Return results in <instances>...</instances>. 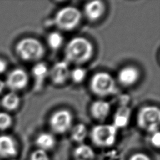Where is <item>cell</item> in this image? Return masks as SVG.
<instances>
[{"label": "cell", "instance_id": "21", "mask_svg": "<svg viewBox=\"0 0 160 160\" xmlns=\"http://www.w3.org/2000/svg\"><path fill=\"white\" fill-rule=\"evenodd\" d=\"M86 74L87 72L85 69L81 67H77L70 71L69 78H71L74 82L78 84L82 82L84 80Z\"/></svg>", "mask_w": 160, "mask_h": 160}, {"label": "cell", "instance_id": "8", "mask_svg": "<svg viewBox=\"0 0 160 160\" xmlns=\"http://www.w3.org/2000/svg\"><path fill=\"white\" fill-rule=\"evenodd\" d=\"M29 82L28 74L26 71L21 68L12 70L7 76L6 85L13 92L25 88Z\"/></svg>", "mask_w": 160, "mask_h": 160}, {"label": "cell", "instance_id": "1", "mask_svg": "<svg viewBox=\"0 0 160 160\" xmlns=\"http://www.w3.org/2000/svg\"><path fill=\"white\" fill-rule=\"evenodd\" d=\"M94 46L86 38L78 36L71 39L64 48L66 61L82 64L89 61L94 54Z\"/></svg>", "mask_w": 160, "mask_h": 160}, {"label": "cell", "instance_id": "27", "mask_svg": "<svg viewBox=\"0 0 160 160\" xmlns=\"http://www.w3.org/2000/svg\"><path fill=\"white\" fill-rule=\"evenodd\" d=\"M5 86H6L5 82H4L2 79H0V93H1L3 91Z\"/></svg>", "mask_w": 160, "mask_h": 160}, {"label": "cell", "instance_id": "14", "mask_svg": "<svg viewBox=\"0 0 160 160\" xmlns=\"http://www.w3.org/2000/svg\"><path fill=\"white\" fill-rule=\"evenodd\" d=\"M31 72L34 81V89L40 90L49 76V69L45 63L38 62L32 67Z\"/></svg>", "mask_w": 160, "mask_h": 160}, {"label": "cell", "instance_id": "28", "mask_svg": "<svg viewBox=\"0 0 160 160\" xmlns=\"http://www.w3.org/2000/svg\"><path fill=\"white\" fill-rule=\"evenodd\" d=\"M12 160H16V159H12Z\"/></svg>", "mask_w": 160, "mask_h": 160}, {"label": "cell", "instance_id": "12", "mask_svg": "<svg viewBox=\"0 0 160 160\" xmlns=\"http://www.w3.org/2000/svg\"><path fill=\"white\" fill-rule=\"evenodd\" d=\"M18 146L15 139L8 134L0 136V156L11 158L18 154Z\"/></svg>", "mask_w": 160, "mask_h": 160}, {"label": "cell", "instance_id": "18", "mask_svg": "<svg viewBox=\"0 0 160 160\" xmlns=\"http://www.w3.org/2000/svg\"><path fill=\"white\" fill-rule=\"evenodd\" d=\"M1 103L2 106L7 110H15L19 106L20 98L15 92L11 91L3 96Z\"/></svg>", "mask_w": 160, "mask_h": 160}, {"label": "cell", "instance_id": "26", "mask_svg": "<svg viewBox=\"0 0 160 160\" xmlns=\"http://www.w3.org/2000/svg\"><path fill=\"white\" fill-rule=\"evenodd\" d=\"M7 67V62L4 59L0 58V74L3 73L6 70Z\"/></svg>", "mask_w": 160, "mask_h": 160}, {"label": "cell", "instance_id": "11", "mask_svg": "<svg viewBox=\"0 0 160 160\" xmlns=\"http://www.w3.org/2000/svg\"><path fill=\"white\" fill-rule=\"evenodd\" d=\"M105 12V5L101 1L95 0L87 2L84 8L86 18L91 22L99 20Z\"/></svg>", "mask_w": 160, "mask_h": 160}, {"label": "cell", "instance_id": "9", "mask_svg": "<svg viewBox=\"0 0 160 160\" xmlns=\"http://www.w3.org/2000/svg\"><path fill=\"white\" fill-rule=\"evenodd\" d=\"M70 71L68 62L61 61L55 63L49 69V76L54 84L61 85L69 79Z\"/></svg>", "mask_w": 160, "mask_h": 160}, {"label": "cell", "instance_id": "16", "mask_svg": "<svg viewBox=\"0 0 160 160\" xmlns=\"http://www.w3.org/2000/svg\"><path fill=\"white\" fill-rule=\"evenodd\" d=\"M35 142L39 149L46 151L54 147L56 139L51 133L43 132L38 134L36 138Z\"/></svg>", "mask_w": 160, "mask_h": 160}, {"label": "cell", "instance_id": "2", "mask_svg": "<svg viewBox=\"0 0 160 160\" xmlns=\"http://www.w3.org/2000/svg\"><path fill=\"white\" fill-rule=\"evenodd\" d=\"M18 56L25 61H36L43 58L45 49L43 44L34 38H24L18 42L15 48Z\"/></svg>", "mask_w": 160, "mask_h": 160}, {"label": "cell", "instance_id": "7", "mask_svg": "<svg viewBox=\"0 0 160 160\" xmlns=\"http://www.w3.org/2000/svg\"><path fill=\"white\" fill-rule=\"evenodd\" d=\"M73 116L68 109H59L52 114L49 124L51 130L56 134H64L72 127Z\"/></svg>", "mask_w": 160, "mask_h": 160}, {"label": "cell", "instance_id": "5", "mask_svg": "<svg viewBox=\"0 0 160 160\" xmlns=\"http://www.w3.org/2000/svg\"><path fill=\"white\" fill-rule=\"evenodd\" d=\"M138 126L142 130L153 133L158 131L160 122V110L156 106L142 107L137 114Z\"/></svg>", "mask_w": 160, "mask_h": 160}, {"label": "cell", "instance_id": "4", "mask_svg": "<svg viewBox=\"0 0 160 160\" xmlns=\"http://www.w3.org/2000/svg\"><path fill=\"white\" fill-rule=\"evenodd\" d=\"M82 18L81 11L74 6H66L59 9L54 18L55 26L59 29L70 31L74 29Z\"/></svg>", "mask_w": 160, "mask_h": 160}, {"label": "cell", "instance_id": "15", "mask_svg": "<svg viewBox=\"0 0 160 160\" xmlns=\"http://www.w3.org/2000/svg\"><path fill=\"white\" fill-rule=\"evenodd\" d=\"M131 116V109L126 106L119 107L113 117V125L117 128L126 127L129 121Z\"/></svg>", "mask_w": 160, "mask_h": 160}, {"label": "cell", "instance_id": "20", "mask_svg": "<svg viewBox=\"0 0 160 160\" xmlns=\"http://www.w3.org/2000/svg\"><path fill=\"white\" fill-rule=\"evenodd\" d=\"M63 41V36L59 32L53 31L48 35L47 43L48 46L52 50L59 49L62 46Z\"/></svg>", "mask_w": 160, "mask_h": 160}, {"label": "cell", "instance_id": "17", "mask_svg": "<svg viewBox=\"0 0 160 160\" xmlns=\"http://www.w3.org/2000/svg\"><path fill=\"white\" fill-rule=\"evenodd\" d=\"M76 160H92L94 152L91 147L87 144H80L74 150Z\"/></svg>", "mask_w": 160, "mask_h": 160}, {"label": "cell", "instance_id": "10", "mask_svg": "<svg viewBox=\"0 0 160 160\" xmlns=\"http://www.w3.org/2000/svg\"><path fill=\"white\" fill-rule=\"evenodd\" d=\"M139 71L133 66H126L122 68L118 73L119 83L124 87L134 84L139 79Z\"/></svg>", "mask_w": 160, "mask_h": 160}, {"label": "cell", "instance_id": "3", "mask_svg": "<svg viewBox=\"0 0 160 160\" xmlns=\"http://www.w3.org/2000/svg\"><path fill=\"white\" fill-rule=\"evenodd\" d=\"M91 92L99 97H106L115 94L117 91L116 81L111 74L100 71L93 74L89 81Z\"/></svg>", "mask_w": 160, "mask_h": 160}, {"label": "cell", "instance_id": "19", "mask_svg": "<svg viewBox=\"0 0 160 160\" xmlns=\"http://www.w3.org/2000/svg\"><path fill=\"white\" fill-rule=\"evenodd\" d=\"M88 134V128L85 124L78 123L71 129V138L74 142L82 143Z\"/></svg>", "mask_w": 160, "mask_h": 160}, {"label": "cell", "instance_id": "24", "mask_svg": "<svg viewBox=\"0 0 160 160\" xmlns=\"http://www.w3.org/2000/svg\"><path fill=\"white\" fill-rule=\"evenodd\" d=\"M129 160H151L146 154L142 152H137L132 154Z\"/></svg>", "mask_w": 160, "mask_h": 160}, {"label": "cell", "instance_id": "25", "mask_svg": "<svg viewBox=\"0 0 160 160\" xmlns=\"http://www.w3.org/2000/svg\"><path fill=\"white\" fill-rule=\"evenodd\" d=\"M151 142L154 146L159 148L160 145V134L158 131L152 133L151 138Z\"/></svg>", "mask_w": 160, "mask_h": 160}, {"label": "cell", "instance_id": "22", "mask_svg": "<svg viewBox=\"0 0 160 160\" xmlns=\"http://www.w3.org/2000/svg\"><path fill=\"white\" fill-rule=\"evenodd\" d=\"M12 122V117L6 112H0V130H5L9 128Z\"/></svg>", "mask_w": 160, "mask_h": 160}, {"label": "cell", "instance_id": "13", "mask_svg": "<svg viewBox=\"0 0 160 160\" xmlns=\"http://www.w3.org/2000/svg\"><path fill=\"white\" fill-rule=\"evenodd\" d=\"M110 109L111 106L108 101L99 99L94 101L91 104L89 111L94 119L102 121L108 116Z\"/></svg>", "mask_w": 160, "mask_h": 160}, {"label": "cell", "instance_id": "6", "mask_svg": "<svg viewBox=\"0 0 160 160\" xmlns=\"http://www.w3.org/2000/svg\"><path fill=\"white\" fill-rule=\"evenodd\" d=\"M118 129L113 124L94 126L90 132L92 142L98 146L108 147L116 141Z\"/></svg>", "mask_w": 160, "mask_h": 160}, {"label": "cell", "instance_id": "23", "mask_svg": "<svg viewBox=\"0 0 160 160\" xmlns=\"http://www.w3.org/2000/svg\"><path fill=\"white\" fill-rule=\"evenodd\" d=\"M30 160H50V159L46 151L38 149L31 153Z\"/></svg>", "mask_w": 160, "mask_h": 160}]
</instances>
